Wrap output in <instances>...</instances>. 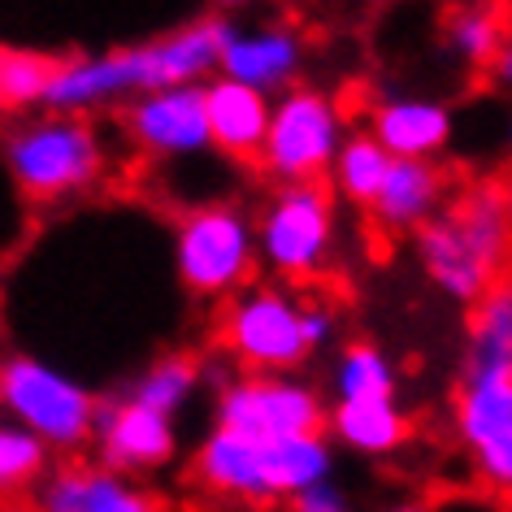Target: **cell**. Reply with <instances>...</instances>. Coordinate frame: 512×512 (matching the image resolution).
<instances>
[{"label":"cell","mask_w":512,"mask_h":512,"mask_svg":"<svg viewBox=\"0 0 512 512\" xmlns=\"http://www.w3.org/2000/svg\"><path fill=\"white\" fill-rule=\"evenodd\" d=\"M369 135L382 144L391 161H434L452 144L456 118L443 100L426 96H391L369 109Z\"/></svg>","instance_id":"13"},{"label":"cell","mask_w":512,"mask_h":512,"mask_svg":"<svg viewBox=\"0 0 512 512\" xmlns=\"http://www.w3.org/2000/svg\"><path fill=\"white\" fill-rule=\"evenodd\" d=\"M391 512H426L421 504H400V508H391Z\"/></svg>","instance_id":"33"},{"label":"cell","mask_w":512,"mask_h":512,"mask_svg":"<svg viewBox=\"0 0 512 512\" xmlns=\"http://www.w3.org/2000/svg\"><path fill=\"white\" fill-rule=\"evenodd\" d=\"M256 226V261L274 278L270 283H309L335 261L339 204L326 183H283L265 200Z\"/></svg>","instance_id":"3"},{"label":"cell","mask_w":512,"mask_h":512,"mask_svg":"<svg viewBox=\"0 0 512 512\" xmlns=\"http://www.w3.org/2000/svg\"><path fill=\"white\" fill-rule=\"evenodd\" d=\"M304 70V35L283 22H265V27H230L217 74L230 83H243L261 96H283L296 87Z\"/></svg>","instance_id":"11"},{"label":"cell","mask_w":512,"mask_h":512,"mask_svg":"<svg viewBox=\"0 0 512 512\" xmlns=\"http://www.w3.org/2000/svg\"><path fill=\"white\" fill-rule=\"evenodd\" d=\"M200 378H204V369H200L196 356H187V352H170V356H161V361H152V365L144 369V374H139V378L131 382L126 400L144 404V408H152V413L174 417L178 408H187V400L196 395Z\"/></svg>","instance_id":"21"},{"label":"cell","mask_w":512,"mask_h":512,"mask_svg":"<svg viewBox=\"0 0 512 512\" xmlns=\"http://www.w3.org/2000/svg\"><path fill=\"white\" fill-rule=\"evenodd\" d=\"M217 430L248 443L326 434V404L309 382L291 374H243L217 391Z\"/></svg>","instance_id":"8"},{"label":"cell","mask_w":512,"mask_h":512,"mask_svg":"<svg viewBox=\"0 0 512 512\" xmlns=\"http://www.w3.org/2000/svg\"><path fill=\"white\" fill-rule=\"evenodd\" d=\"M270 109L274 100L252 92L243 83H230L222 74H213L204 83V113H209V139L217 152H226L230 161H256L270 131Z\"/></svg>","instance_id":"15"},{"label":"cell","mask_w":512,"mask_h":512,"mask_svg":"<svg viewBox=\"0 0 512 512\" xmlns=\"http://www.w3.org/2000/svg\"><path fill=\"white\" fill-rule=\"evenodd\" d=\"M499 200H504V213H508V222H512V178L499 187Z\"/></svg>","instance_id":"32"},{"label":"cell","mask_w":512,"mask_h":512,"mask_svg":"<svg viewBox=\"0 0 512 512\" xmlns=\"http://www.w3.org/2000/svg\"><path fill=\"white\" fill-rule=\"evenodd\" d=\"M300 335L309 352H322L339 335V309L326 300H300Z\"/></svg>","instance_id":"28"},{"label":"cell","mask_w":512,"mask_h":512,"mask_svg":"<svg viewBox=\"0 0 512 512\" xmlns=\"http://www.w3.org/2000/svg\"><path fill=\"white\" fill-rule=\"evenodd\" d=\"M0 404L14 413V426L31 430L44 447H61V452H74L92 439L100 408L83 382L31 356H14L0 369Z\"/></svg>","instance_id":"7"},{"label":"cell","mask_w":512,"mask_h":512,"mask_svg":"<svg viewBox=\"0 0 512 512\" xmlns=\"http://www.w3.org/2000/svg\"><path fill=\"white\" fill-rule=\"evenodd\" d=\"M465 369L512 374V274L495 278L491 291L473 304Z\"/></svg>","instance_id":"19"},{"label":"cell","mask_w":512,"mask_h":512,"mask_svg":"<svg viewBox=\"0 0 512 512\" xmlns=\"http://www.w3.org/2000/svg\"><path fill=\"white\" fill-rule=\"evenodd\" d=\"M61 61L35 53H0V105H35L44 100Z\"/></svg>","instance_id":"25"},{"label":"cell","mask_w":512,"mask_h":512,"mask_svg":"<svg viewBox=\"0 0 512 512\" xmlns=\"http://www.w3.org/2000/svg\"><path fill=\"white\" fill-rule=\"evenodd\" d=\"M191 473H196V482L209 495L235 499V504H252V508L278 504L274 491H270V478H265L261 443H248L230 430L213 426V434H204V443L196 447V460H191Z\"/></svg>","instance_id":"14"},{"label":"cell","mask_w":512,"mask_h":512,"mask_svg":"<svg viewBox=\"0 0 512 512\" xmlns=\"http://www.w3.org/2000/svg\"><path fill=\"white\" fill-rule=\"evenodd\" d=\"M235 22L222 14L196 18L183 31H170L165 40L118 48V53H100L83 61H61L53 83L40 105L74 113V109H96L122 96H152L165 87H187V83H209L217 74V57Z\"/></svg>","instance_id":"1"},{"label":"cell","mask_w":512,"mask_h":512,"mask_svg":"<svg viewBox=\"0 0 512 512\" xmlns=\"http://www.w3.org/2000/svg\"><path fill=\"white\" fill-rule=\"evenodd\" d=\"M508 252L512 222L499 200V187H469L417 230L421 270L443 296L460 304H478L495 278H504Z\"/></svg>","instance_id":"2"},{"label":"cell","mask_w":512,"mask_h":512,"mask_svg":"<svg viewBox=\"0 0 512 512\" xmlns=\"http://www.w3.org/2000/svg\"><path fill=\"white\" fill-rule=\"evenodd\" d=\"M261 456H265V478H270L274 499H291L335 473V443L326 434L261 443Z\"/></svg>","instance_id":"18"},{"label":"cell","mask_w":512,"mask_h":512,"mask_svg":"<svg viewBox=\"0 0 512 512\" xmlns=\"http://www.w3.org/2000/svg\"><path fill=\"white\" fill-rule=\"evenodd\" d=\"M79 512H165V499L148 486H135L122 473L109 469H92V486Z\"/></svg>","instance_id":"26"},{"label":"cell","mask_w":512,"mask_h":512,"mask_svg":"<svg viewBox=\"0 0 512 512\" xmlns=\"http://www.w3.org/2000/svg\"><path fill=\"white\" fill-rule=\"evenodd\" d=\"M122 122L126 135L152 157H196V152L213 148L209 113H204V83L139 96L126 105Z\"/></svg>","instance_id":"10"},{"label":"cell","mask_w":512,"mask_h":512,"mask_svg":"<svg viewBox=\"0 0 512 512\" xmlns=\"http://www.w3.org/2000/svg\"><path fill=\"white\" fill-rule=\"evenodd\" d=\"M391 170V157L382 152V144L369 131H348V139L339 144L335 161H330V174H326V187L335 191V200H348V204H361L369 209L382 187V178Z\"/></svg>","instance_id":"20"},{"label":"cell","mask_w":512,"mask_h":512,"mask_svg":"<svg viewBox=\"0 0 512 512\" xmlns=\"http://www.w3.org/2000/svg\"><path fill=\"white\" fill-rule=\"evenodd\" d=\"M9 170L31 200H57L105 174V148L87 122H35L5 144Z\"/></svg>","instance_id":"9"},{"label":"cell","mask_w":512,"mask_h":512,"mask_svg":"<svg viewBox=\"0 0 512 512\" xmlns=\"http://www.w3.org/2000/svg\"><path fill=\"white\" fill-rule=\"evenodd\" d=\"M287 512H352V499H348V491H343L335 478H326V482L309 486V491L291 495Z\"/></svg>","instance_id":"29"},{"label":"cell","mask_w":512,"mask_h":512,"mask_svg":"<svg viewBox=\"0 0 512 512\" xmlns=\"http://www.w3.org/2000/svg\"><path fill=\"white\" fill-rule=\"evenodd\" d=\"M174 270L191 296L230 300L252 283L256 270V226L235 200H213L178 217Z\"/></svg>","instance_id":"4"},{"label":"cell","mask_w":512,"mask_h":512,"mask_svg":"<svg viewBox=\"0 0 512 512\" xmlns=\"http://www.w3.org/2000/svg\"><path fill=\"white\" fill-rule=\"evenodd\" d=\"M44 473H48V447L31 430L14 426V421H0V499L40 486Z\"/></svg>","instance_id":"24"},{"label":"cell","mask_w":512,"mask_h":512,"mask_svg":"<svg viewBox=\"0 0 512 512\" xmlns=\"http://www.w3.org/2000/svg\"><path fill=\"white\" fill-rule=\"evenodd\" d=\"M491 79L499 83V87H512V31L504 35V44H499V53L491 57Z\"/></svg>","instance_id":"30"},{"label":"cell","mask_w":512,"mask_h":512,"mask_svg":"<svg viewBox=\"0 0 512 512\" xmlns=\"http://www.w3.org/2000/svg\"><path fill=\"white\" fill-rule=\"evenodd\" d=\"M400 374L378 343H348L335 361V400H395Z\"/></svg>","instance_id":"22"},{"label":"cell","mask_w":512,"mask_h":512,"mask_svg":"<svg viewBox=\"0 0 512 512\" xmlns=\"http://www.w3.org/2000/svg\"><path fill=\"white\" fill-rule=\"evenodd\" d=\"M217 343L248 374H296L309 361L300 335V296L283 283H248L217 317Z\"/></svg>","instance_id":"5"},{"label":"cell","mask_w":512,"mask_h":512,"mask_svg":"<svg viewBox=\"0 0 512 512\" xmlns=\"http://www.w3.org/2000/svg\"><path fill=\"white\" fill-rule=\"evenodd\" d=\"M504 35H508L504 14H499V5H491V0H469V5L452 9L447 27H443L447 48H452L465 66H491Z\"/></svg>","instance_id":"23"},{"label":"cell","mask_w":512,"mask_h":512,"mask_svg":"<svg viewBox=\"0 0 512 512\" xmlns=\"http://www.w3.org/2000/svg\"><path fill=\"white\" fill-rule=\"evenodd\" d=\"M508 148H512V122H508Z\"/></svg>","instance_id":"34"},{"label":"cell","mask_w":512,"mask_h":512,"mask_svg":"<svg viewBox=\"0 0 512 512\" xmlns=\"http://www.w3.org/2000/svg\"><path fill=\"white\" fill-rule=\"evenodd\" d=\"M443 204H447V174L439 165L434 161H391V170L382 178L369 213H374V222L382 230H395V235L413 230L417 235Z\"/></svg>","instance_id":"16"},{"label":"cell","mask_w":512,"mask_h":512,"mask_svg":"<svg viewBox=\"0 0 512 512\" xmlns=\"http://www.w3.org/2000/svg\"><path fill=\"white\" fill-rule=\"evenodd\" d=\"M326 439L361 456H391L413 439V421L400 400H335L326 413Z\"/></svg>","instance_id":"17"},{"label":"cell","mask_w":512,"mask_h":512,"mask_svg":"<svg viewBox=\"0 0 512 512\" xmlns=\"http://www.w3.org/2000/svg\"><path fill=\"white\" fill-rule=\"evenodd\" d=\"M469 460H473V473H478V478L491 486L495 495H508L512 499V426L499 430L495 439L478 443L469 452Z\"/></svg>","instance_id":"27"},{"label":"cell","mask_w":512,"mask_h":512,"mask_svg":"<svg viewBox=\"0 0 512 512\" xmlns=\"http://www.w3.org/2000/svg\"><path fill=\"white\" fill-rule=\"evenodd\" d=\"M92 439L100 443V460L109 473H152L170 465L178 452V430L174 417L152 413L135 400H113L96 408V430Z\"/></svg>","instance_id":"12"},{"label":"cell","mask_w":512,"mask_h":512,"mask_svg":"<svg viewBox=\"0 0 512 512\" xmlns=\"http://www.w3.org/2000/svg\"><path fill=\"white\" fill-rule=\"evenodd\" d=\"M343 139H348V122L335 96H326L322 87H287L270 109V131H265L256 165L278 187L326 183Z\"/></svg>","instance_id":"6"},{"label":"cell","mask_w":512,"mask_h":512,"mask_svg":"<svg viewBox=\"0 0 512 512\" xmlns=\"http://www.w3.org/2000/svg\"><path fill=\"white\" fill-rule=\"evenodd\" d=\"M222 14H230V9H248V5H256V0H213Z\"/></svg>","instance_id":"31"}]
</instances>
